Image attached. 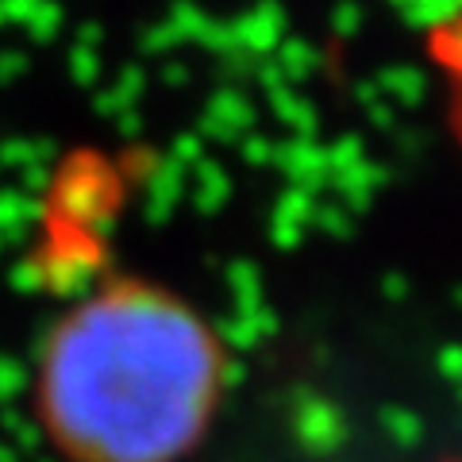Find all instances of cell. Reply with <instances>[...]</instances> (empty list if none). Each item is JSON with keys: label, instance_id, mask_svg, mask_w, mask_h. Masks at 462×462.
Returning <instances> with one entry per match:
<instances>
[{"label": "cell", "instance_id": "obj_1", "mask_svg": "<svg viewBox=\"0 0 462 462\" xmlns=\"http://www.w3.org/2000/svg\"><path fill=\"white\" fill-rule=\"evenodd\" d=\"M227 385L220 331L147 273H105L42 328L32 420L62 462H185Z\"/></svg>", "mask_w": 462, "mask_h": 462}, {"label": "cell", "instance_id": "obj_2", "mask_svg": "<svg viewBox=\"0 0 462 462\" xmlns=\"http://www.w3.org/2000/svg\"><path fill=\"white\" fill-rule=\"evenodd\" d=\"M436 58H439V69L447 78V89H451L455 100V120H458V132H462V12L455 20H447L443 27H436Z\"/></svg>", "mask_w": 462, "mask_h": 462}]
</instances>
